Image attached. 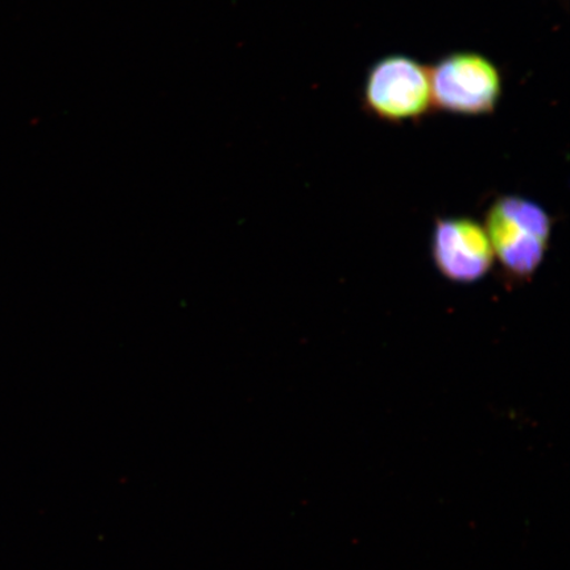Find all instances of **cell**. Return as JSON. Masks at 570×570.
Segmentation results:
<instances>
[{
	"mask_svg": "<svg viewBox=\"0 0 570 570\" xmlns=\"http://www.w3.org/2000/svg\"><path fill=\"white\" fill-rule=\"evenodd\" d=\"M484 230L504 274L527 282L546 258L552 219L538 203L510 195L499 197L490 206Z\"/></svg>",
	"mask_w": 570,
	"mask_h": 570,
	"instance_id": "6da1fadb",
	"label": "cell"
},
{
	"mask_svg": "<svg viewBox=\"0 0 570 570\" xmlns=\"http://www.w3.org/2000/svg\"><path fill=\"white\" fill-rule=\"evenodd\" d=\"M362 105L382 122H419L433 110L430 68L410 56L383 57L368 69Z\"/></svg>",
	"mask_w": 570,
	"mask_h": 570,
	"instance_id": "7a4b0ae2",
	"label": "cell"
},
{
	"mask_svg": "<svg viewBox=\"0 0 570 570\" xmlns=\"http://www.w3.org/2000/svg\"><path fill=\"white\" fill-rule=\"evenodd\" d=\"M432 104L436 109L461 117L489 116L503 95L501 70L487 56L475 52L449 53L430 69Z\"/></svg>",
	"mask_w": 570,
	"mask_h": 570,
	"instance_id": "3957f363",
	"label": "cell"
},
{
	"mask_svg": "<svg viewBox=\"0 0 570 570\" xmlns=\"http://www.w3.org/2000/svg\"><path fill=\"white\" fill-rule=\"evenodd\" d=\"M432 256L441 275L460 284L481 281L494 263L493 248L484 226L469 217L436 220Z\"/></svg>",
	"mask_w": 570,
	"mask_h": 570,
	"instance_id": "277c9868",
	"label": "cell"
}]
</instances>
